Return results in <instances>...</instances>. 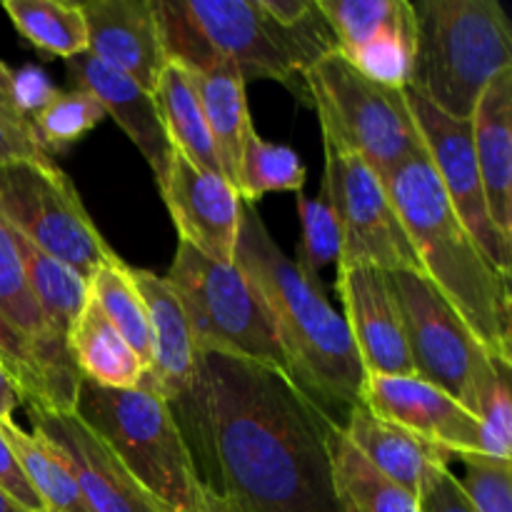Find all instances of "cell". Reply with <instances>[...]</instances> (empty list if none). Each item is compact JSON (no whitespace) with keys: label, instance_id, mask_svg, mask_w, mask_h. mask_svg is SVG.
Here are the masks:
<instances>
[{"label":"cell","instance_id":"cell-8","mask_svg":"<svg viewBox=\"0 0 512 512\" xmlns=\"http://www.w3.org/2000/svg\"><path fill=\"white\" fill-rule=\"evenodd\" d=\"M200 353H223L285 373L283 350L263 298L235 263H218L180 243L168 273Z\"/></svg>","mask_w":512,"mask_h":512},{"label":"cell","instance_id":"cell-5","mask_svg":"<svg viewBox=\"0 0 512 512\" xmlns=\"http://www.w3.org/2000/svg\"><path fill=\"white\" fill-rule=\"evenodd\" d=\"M73 413L173 512H193L203 478L170 405L150 385L120 390L80 378Z\"/></svg>","mask_w":512,"mask_h":512},{"label":"cell","instance_id":"cell-20","mask_svg":"<svg viewBox=\"0 0 512 512\" xmlns=\"http://www.w3.org/2000/svg\"><path fill=\"white\" fill-rule=\"evenodd\" d=\"M65 63H68L70 78L75 80V88L88 90L103 105L105 115H110L140 150L158 185L163 183L173 148H170L163 123H160L153 93L140 88L133 78L123 75L120 70L100 63L90 53L70 58Z\"/></svg>","mask_w":512,"mask_h":512},{"label":"cell","instance_id":"cell-22","mask_svg":"<svg viewBox=\"0 0 512 512\" xmlns=\"http://www.w3.org/2000/svg\"><path fill=\"white\" fill-rule=\"evenodd\" d=\"M470 123L490 220L512 243V68L483 90Z\"/></svg>","mask_w":512,"mask_h":512},{"label":"cell","instance_id":"cell-27","mask_svg":"<svg viewBox=\"0 0 512 512\" xmlns=\"http://www.w3.org/2000/svg\"><path fill=\"white\" fill-rule=\"evenodd\" d=\"M15 233V230H13ZM20 258H23L25 275H28L30 293L38 305L43 323L50 338L68 350V335L73 323L78 320L80 310L88 303V283L75 270L63 265L60 260L40 253L38 248L15 233Z\"/></svg>","mask_w":512,"mask_h":512},{"label":"cell","instance_id":"cell-36","mask_svg":"<svg viewBox=\"0 0 512 512\" xmlns=\"http://www.w3.org/2000/svg\"><path fill=\"white\" fill-rule=\"evenodd\" d=\"M483 428V455L493 460H512V398H510V365H500L493 383L485 390L478 408Z\"/></svg>","mask_w":512,"mask_h":512},{"label":"cell","instance_id":"cell-12","mask_svg":"<svg viewBox=\"0 0 512 512\" xmlns=\"http://www.w3.org/2000/svg\"><path fill=\"white\" fill-rule=\"evenodd\" d=\"M415 125L423 138L425 153L433 165L443 193L448 195L460 223L470 230L475 243L480 245L490 263L510 278L512 243L498 233L485 203L483 180H480L478 158H475L473 123L445 115L428 100L405 90Z\"/></svg>","mask_w":512,"mask_h":512},{"label":"cell","instance_id":"cell-29","mask_svg":"<svg viewBox=\"0 0 512 512\" xmlns=\"http://www.w3.org/2000/svg\"><path fill=\"white\" fill-rule=\"evenodd\" d=\"M13 28L40 53L78 58L88 53V28L78 3L63 0H3Z\"/></svg>","mask_w":512,"mask_h":512},{"label":"cell","instance_id":"cell-17","mask_svg":"<svg viewBox=\"0 0 512 512\" xmlns=\"http://www.w3.org/2000/svg\"><path fill=\"white\" fill-rule=\"evenodd\" d=\"M0 318L33 355L40 383H43L40 408L73 410L80 375L68 350L60 348L45 328L43 315L30 293L15 233L3 218H0Z\"/></svg>","mask_w":512,"mask_h":512},{"label":"cell","instance_id":"cell-23","mask_svg":"<svg viewBox=\"0 0 512 512\" xmlns=\"http://www.w3.org/2000/svg\"><path fill=\"white\" fill-rule=\"evenodd\" d=\"M185 73L198 93L223 178L235 188L245 143L255 130L248 113L243 75L230 63H215L203 70L185 68Z\"/></svg>","mask_w":512,"mask_h":512},{"label":"cell","instance_id":"cell-45","mask_svg":"<svg viewBox=\"0 0 512 512\" xmlns=\"http://www.w3.org/2000/svg\"><path fill=\"white\" fill-rule=\"evenodd\" d=\"M193 512H240L230 500H225L223 495H218L215 490H210L208 485L203 483V490H200L198 505H195Z\"/></svg>","mask_w":512,"mask_h":512},{"label":"cell","instance_id":"cell-32","mask_svg":"<svg viewBox=\"0 0 512 512\" xmlns=\"http://www.w3.org/2000/svg\"><path fill=\"white\" fill-rule=\"evenodd\" d=\"M308 178L303 160L288 145L270 143L258 133H250L240 160L238 190L243 203L255 205L268 193H300Z\"/></svg>","mask_w":512,"mask_h":512},{"label":"cell","instance_id":"cell-7","mask_svg":"<svg viewBox=\"0 0 512 512\" xmlns=\"http://www.w3.org/2000/svg\"><path fill=\"white\" fill-rule=\"evenodd\" d=\"M183 10L205 48L233 65L245 83L275 80L305 103V73L335 50L320 10L298 28L275 23L260 0H183Z\"/></svg>","mask_w":512,"mask_h":512},{"label":"cell","instance_id":"cell-1","mask_svg":"<svg viewBox=\"0 0 512 512\" xmlns=\"http://www.w3.org/2000/svg\"><path fill=\"white\" fill-rule=\"evenodd\" d=\"M208 488L240 512H340L330 475L335 423L288 373L200 353L195 383L170 405Z\"/></svg>","mask_w":512,"mask_h":512},{"label":"cell","instance_id":"cell-14","mask_svg":"<svg viewBox=\"0 0 512 512\" xmlns=\"http://www.w3.org/2000/svg\"><path fill=\"white\" fill-rule=\"evenodd\" d=\"M360 403L450 455H483L478 415L428 380L415 375H365Z\"/></svg>","mask_w":512,"mask_h":512},{"label":"cell","instance_id":"cell-42","mask_svg":"<svg viewBox=\"0 0 512 512\" xmlns=\"http://www.w3.org/2000/svg\"><path fill=\"white\" fill-rule=\"evenodd\" d=\"M15 160H35V163H43V160L53 158L40 148L33 128L13 125L10 120L0 118V165L15 163Z\"/></svg>","mask_w":512,"mask_h":512},{"label":"cell","instance_id":"cell-43","mask_svg":"<svg viewBox=\"0 0 512 512\" xmlns=\"http://www.w3.org/2000/svg\"><path fill=\"white\" fill-rule=\"evenodd\" d=\"M25 403L23 390H20L18 380L13 378L8 365L0 360V423H10L15 410Z\"/></svg>","mask_w":512,"mask_h":512},{"label":"cell","instance_id":"cell-11","mask_svg":"<svg viewBox=\"0 0 512 512\" xmlns=\"http://www.w3.org/2000/svg\"><path fill=\"white\" fill-rule=\"evenodd\" d=\"M320 193L328 198L340 225L338 265H373L423 275L413 243L390 200L385 183L355 153L325 143Z\"/></svg>","mask_w":512,"mask_h":512},{"label":"cell","instance_id":"cell-39","mask_svg":"<svg viewBox=\"0 0 512 512\" xmlns=\"http://www.w3.org/2000/svg\"><path fill=\"white\" fill-rule=\"evenodd\" d=\"M55 95H58V88L53 85V80L48 78L45 70L35 68V65H25L10 75V98H13L15 110L25 123H30Z\"/></svg>","mask_w":512,"mask_h":512},{"label":"cell","instance_id":"cell-16","mask_svg":"<svg viewBox=\"0 0 512 512\" xmlns=\"http://www.w3.org/2000/svg\"><path fill=\"white\" fill-rule=\"evenodd\" d=\"M338 293L365 375H415L388 270L338 265Z\"/></svg>","mask_w":512,"mask_h":512},{"label":"cell","instance_id":"cell-44","mask_svg":"<svg viewBox=\"0 0 512 512\" xmlns=\"http://www.w3.org/2000/svg\"><path fill=\"white\" fill-rule=\"evenodd\" d=\"M10 75H13V70L0 60V118L10 120L13 125H25V128H30V123H25V120L20 118L18 110H15L13 105V98H10Z\"/></svg>","mask_w":512,"mask_h":512},{"label":"cell","instance_id":"cell-15","mask_svg":"<svg viewBox=\"0 0 512 512\" xmlns=\"http://www.w3.org/2000/svg\"><path fill=\"white\" fill-rule=\"evenodd\" d=\"M158 188L180 243L218 263H233L243 213L238 190L223 175L198 168L178 150L170 153L168 173Z\"/></svg>","mask_w":512,"mask_h":512},{"label":"cell","instance_id":"cell-28","mask_svg":"<svg viewBox=\"0 0 512 512\" xmlns=\"http://www.w3.org/2000/svg\"><path fill=\"white\" fill-rule=\"evenodd\" d=\"M0 433L8 440L20 470L33 485L45 512H93L73 470L53 443L35 433H25L13 420L0 423Z\"/></svg>","mask_w":512,"mask_h":512},{"label":"cell","instance_id":"cell-41","mask_svg":"<svg viewBox=\"0 0 512 512\" xmlns=\"http://www.w3.org/2000/svg\"><path fill=\"white\" fill-rule=\"evenodd\" d=\"M0 488L10 495L18 505H23L28 512H45L43 503L35 495L33 485L28 483L25 473L20 470L18 460H15L13 450H10L8 440L0 433Z\"/></svg>","mask_w":512,"mask_h":512},{"label":"cell","instance_id":"cell-4","mask_svg":"<svg viewBox=\"0 0 512 512\" xmlns=\"http://www.w3.org/2000/svg\"><path fill=\"white\" fill-rule=\"evenodd\" d=\"M415 60L405 90L470 120L483 90L512 68V30L498 0H420Z\"/></svg>","mask_w":512,"mask_h":512},{"label":"cell","instance_id":"cell-30","mask_svg":"<svg viewBox=\"0 0 512 512\" xmlns=\"http://www.w3.org/2000/svg\"><path fill=\"white\" fill-rule=\"evenodd\" d=\"M88 298L93 300L110 325L123 335L145 370H150V330L143 298L135 288L130 265L118 253L110 255L88 280Z\"/></svg>","mask_w":512,"mask_h":512},{"label":"cell","instance_id":"cell-9","mask_svg":"<svg viewBox=\"0 0 512 512\" xmlns=\"http://www.w3.org/2000/svg\"><path fill=\"white\" fill-rule=\"evenodd\" d=\"M0 218L85 283L115 253L95 228L75 185L53 160L0 165Z\"/></svg>","mask_w":512,"mask_h":512},{"label":"cell","instance_id":"cell-34","mask_svg":"<svg viewBox=\"0 0 512 512\" xmlns=\"http://www.w3.org/2000/svg\"><path fill=\"white\" fill-rule=\"evenodd\" d=\"M358 73L385 88L405 90L415 60V20L388 28L350 55H343Z\"/></svg>","mask_w":512,"mask_h":512},{"label":"cell","instance_id":"cell-38","mask_svg":"<svg viewBox=\"0 0 512 512\" xmlns=\"http://www.w3.org/2000/svg\"><path fill=\"white\" fill-rule=\"evenodd\" d=\"M0 360L8 365L13 378L18 380L25 403H33V405L43 403V383H40V375L33 363V355H30V350L25 348L23 340H20L18 335L5 325L3 318H0Z\"/></svg>","mask_w":512,"mask_h":512},{"label":"cell","instance_id":"cell-33","mask_svg":"<svg viewBox=\"0 0 512 512\" xmlns=\"http://www.w3.org/2000/svg\"><path fill=\"white\" fill-rule=\"evenodd\" d=\"M108 118L103 105L83 88L58 90L53 100L30 120L40 148L53 158Z\"/></svg>","mask_w":512,"mask_h":512},{"label":"cell","instance_id":"cell-2","mask_svg":"<svg viewBox=\"0 0 512 512\" xmlns=\"http://www.w3.org/2000/svg\"><path fill=\"white\" fill-rule=\"evenodd\" d=\"M233 263L263 298L293 383L325 410L358 405L365 370L348 323L330 305L320 280L275 243L250 203L240 213Z\"/></svg>","mask_w":512,"mask_h":512},{"label":"cell","instance_id":"cell-18","mask_svg":"<svg viewBox=\"0 0 512 512\" xmlns=\"http://www.w3.org/2000/svg\"><path fill=\"white\" fill-rule=\"evenodd\" d=\"M80 8L88 28V53L153 93L168 63L153 0H88Z\"/></svg>","mask_w":512,"mask_h":512},{"label":"cell","instance_id":"cell-19","mask_svg":"<svg viewBox=\"0 0 512 512\" xmlns=\"http://www.w3.org/2000/svg\"><path fill=\"white\" fill-rule=\"evenodd\" d=\"M130 273L143 298L150 330V370L143 383L150 385L165 403L175 405L193 388L198 375V343L168 280L140 268H130Z\"/></svg>","mask_w":512,"mask_h":512},{"label":"cell","instance_id":"cell-40","mask_svg":"<svg viewBox=\"0 0 512 512\" xmlns=\"http://www.w3.org/2000/svg\"><path fill=\"white\" fill-rule=\"evenodd\" d=\"M420 512H475L463 483L450 468L438 470L418 493Z\"/></svg>","mask_w":512,"mask_h":512},{"label":"cell","instance_id":"cell-6","mask_svg":"<svg viewBox=\"0 0 512 512\" xmlns=\"http://www.w3.org/2000/svg\"><path fill=\"white\" fill-rule=\"evenodd\" d=\"M305 93L318 113L325 143L358 155L380 180L425 153L405 90L373 83L338 50L305 73Z\"/></svg>","mask_w":512,"mask_h":512},{"label":"cell","instance_id":"cell-46","mask_svg":"<svg viewBox=\"0 0 512 512\" xmlns=\"http://www.w3.org/2000/svg\"><path fill=\"white\" fill-rule=\"evenodd\" d=\"M0 512H28V510H25L23 505L15 503V500L10 498L3 488H0Z\"/></svg>","mask_w":512,"mask_h":512},{"label":"cell","instance_id":"cell-31","mask_svg":"<svg viewBox=\"0 0 512 512\" xmlns=\"http://www.w3.org/2000/svg\"><path fill=\"white\" fill-rule=\"evenodd\" d=\"M315 5L328 23L340 55H350L383 30L415 20L410 0H318Z\"/></svg>","mask_w":512,"mask_h":512},{"label":"cell","instance_id":"cell-21","mask_svg":"<svg viewBox=\"0 0 512 512\" xmlns=\"http://www.w3.org/2000/svg\"><path fill=\"white\" fill-rule=\"evenodd\" d=\"M340 428L370 465L413 495H418L438 470L450 468L448 450L428 443L403 425L380 418L363 403L348 410V420Z\"/></svg>","mask_w":512,"mask_h":512},{"label":"cell","instance_id":"cell-13","mask_svg":"<svg viewBox=\"0 0 512 512\" xmlns=\"http://www.w3.org/2000/svg\"><path fill=\"white\" fill-rule=\"evenodd\" d=\"M25 408L33 420V433L60 450L93 512H173L120 465L73 410H50L30 403Z\"/></svg>","mask_w":512,"mask_h":512},{"label":"cell","instance_id":"cell-3","mask_svg":"<svg viewBox=\"0 0 512 512\" xmlns=\"http://www.w3.org/2000/svg\"><path fill=\"white\" fill-rule=\"evenodd\" d=\"M383 183L425 278L465 320L483 348L510 365V278L490 263L460 223L428 153L405 160Z\"/></svg>","mask_w":512,"mask_h":512},{"label":"cell","instance_id":"cell-24","mask_svg":"<svg viewBox=\"0 0 512 512\" xmlns=\"http://www.w3.org/2000/svg\"><path fill=\"white\" fill-rule=\"evenodd\" d=\"M68 353L80 378L103 388H138L148 373L123 335L105 320L90 298L70 328Z\"/></svg>","mask_w":512,"mask_h":512},{"label":"cell","instance_id":"cell-25","mask_svg":"<svg viewBox=\"0 0 512 512\" xmlns=\"http://www.w3.org/2000/svg\"><path fill=\"white\" fill-rule=\"evenodd\" d=\"M153 100L158 105L160 123L168 135L170 148L178 150L183 158H188L198 168L223 175L198 93H195L183 65L173 63V60L163 65L158 83L153 88Z\"/></svg>","mask_w":512,"mask_h":512},{"label":"cell","instance_id":"cell-10","mask_svg":"<svg viewBox=\"0 0 512 512\" xmlns=\"http://www.w3.org/2000/svg\"><path fill=\"white\" fill-rule=\"evenodd\" d=\"M415 378L438 385L478 415L480 400L493 383L500 363L483 348L465 320L450 308L425 275L413 270L390 273Z\"/></svg>","mask_w":512,"mask_h":512},{"label":"cell","instance_id":"cell-35","mask_svg":"<svg viewBox=\"0 0 512 512\" xmlns=\"http://www.w3.org/2000/svg\"><path fill=\"white\" fill-rule=\"evenodd\" d=\"M298 215H300V245L295 263L308 275H315L330 263L340 258V225L333 205L323 193L308 198L298 193Z\"/></svg>","mask_w":512,"mask_h":512},{"label":"cell","instance_id":"cell-37","mask_svg":"<svg viewBox=\"0 0 512 512\" xmlns=\"http://www.w3.org/2000/svg\"><path fill=\"white\" fill-rule=\"evenodd\" d=\"M465 478L460 480L475 512H512V465L485 455L460 458Z\"/></svg>","mask_w":512,"mask_h":512},{"label":"cell","instance_id":"cell-26","mask_svg":"<svg viewBox=\"0 0 512 512\" xmlns=\"http://www.w3.org/2000/svg\"><path fill=\"white\" fill-rule=\"evenodd\" d=\"M330 475L340 512H420L418 495L370 465L345 438L340 423L330 435Z\"/></svg>","mask_w":512,"mask_h":512}]
</instances>
